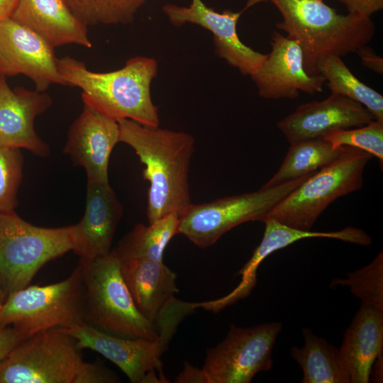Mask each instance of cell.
<instances>
[{"label": "cell", "mask_w": 383, "mask_h": 383, "mask_svg": "<svg viewBox=\"0 0 383 383\" xmlns=\"http://www.w3.org/2000/svg\"><path fill=\"white\" fill-rule=\"evenodd\" d=\"M348 13L370 17L383 9V0H338Z\"/></svg>", "instance_id": "cell-32"}, {"label": "cell", "mask_w": 383, "mask_h": 383, "mask_svg": "<svg viewBox=\"0 0 383 383\" xmlns=\"http://www.w3.org/2000/svg\"><path fill=\"white\" fill-rule=\"evenodd\" d=\"M334 148L353 147L376 157L383 165V121L374 119L369 123L354 129L332 133L324 138Z\"/></svg>", "instance_id": "cell-29"}, {"label": "cell", "mask_w": 383, "mask_h": 383, "mask_svg": "<svg viewBox=\"0 0 383 383\" xmlns=\"http://www.w3.org/2000/svg\"><path fill=\"white\" fill-rule=\"evenodd\" d=\"M57 66L65 84L82 90L84 104L118 122L130 119L159 126L158 108L150 93L158 70L155 59L133 57L122 68L107 72H92L84 62L71 57L58 59Z\"/></svg>", "instance_id": "cell-2"}, {"label": "cell", "mask_w": 383, "mask_h": 383, "mask_svg": "<svg viewBox=\"0 0 383 383\" xmlns=\"http://www.w3.org/2000/svg\"><path fill=\"white\" fill-rule=\"evenodd\" d=\"M338 351L350 382H369L372 365L383 351V311L361 304Z\"/></svg>", "instance_id": "cell-22"}, {"label": "cell", "mask_w": 383, "mask_h": 383, "mask_svg": "<svg viewBox=\"0 0 383 383\" xmlns=\"http://www.w3.org/2000/svg\"><path fill=\"white\" fill-rule=\"evenodd\" d=\"M86 322L81 265L65 279L26 286L9 294L0 309V327L11 326L27 338L38 332Z\"/></svg>", "instance_id": "cell-5"}, {"label": "cell", "mask_w": 383, "mask_h": 383, "mask_svg": "<svg viewBox=\"0 0 383 383\" xmlns=\"http://www.w3.org/2000/svg\"><path fill=\"white\" fill-rule=\"evenodd\" d=\"M25 338L23 334L13 326L0 327V360Z\"/></svg>", "instance_id": "cell-33"}, {"label": "cell", "mask_w": 383, "mask_h": 383, "mask_svg": "<svg viewBox=\"0 0 383 383\" xmlns=\"http://www.w3.org/2000/svg\"><path fill=\"white\" fill-rule=\"evenodd\" d=\"M355 52L359 56L364 67L378 74H382L383 59L371 48L367 45L358 49Z\"/></svg>", "instance_id": "cell-34"}, {"label": "cell", "mask_w": 383, "mask_h": 383, "mask_svg": "<svg viewBox=\"0 0 383 383\" xmlns=\"http://www.w3.org/2000/svg\"><path fill=\"white\" fill-rule=\"evenodd\" d=\"M22 170L20 150L0 146V212L15 211Z\"/></svg>", "instance_id": "cell-30"}, {"label": "cell", "mask_w": 383, "mask_h": 383, "mask_svg": "<svg viewBox=\"0 0 383 383\" xmlns=\"http://www.w3.org/2000/svg\"><path fill=\"white\" fill-rule=\"evenodd\" d=\"M267 1L282 17L276 27L301 47L304 66L310 75H317L316 65L321 58L355 52L368 45L375 33L370 17L338 13L323 0Z\"/></svg>", "instance_id": "cell-3"}, {"label": "cell", "mask_w": 383, "mask_h": 383, "mask_svg": "<svg viewBox=\"0 0 383 383\" xmlns=\"http://www.w3.org/2000/svg\"><path fill=\"white\" fill-rule=\"evenodd\" d=\"M348 286L362 304L383 311V253L365 267L346 274L345 279H334L331 286Z\"/></svg>", "instance_id": "cell-28"}, {"label": "cell", "mask_w": 383, "mask_h": 383, "mask_svg": "<svg viewBox=\"0 0 383 383\" xmlns=\"http://www.w3.org/2000/svg\"><path fill=\"white\" fill-rule=\"evenodd\" d=\"M345 148V146L334 148L324 138L290 144L279 169L261 188H272L311 174L336 160Z\"/></svg>", "instance_id": "cell-25"}, {"label": "cell", "mask_w": 383, "mask_h": 383, "mask_svg": "<svg viewBox=\"0 0 383 383\" xmlns=\"http://www.w3.org/2000/svg\"><path fill=\"white\" fill-rule=\"evenodd\" d=\"M82 267L86 322L104 332L129 338L155 340L157 326L138 310L125 283L114 249Z\"/></svg>", "instance_id": "cell-4"}, {"label": "cell", "mask_w": 383, "mask_h": 383, "mask_svg": "<svg viewBox=\"0 0 383 383\" xmlns=\"http://www.w3.org/2000/svg\"><path fill=\"white\" fill-rule=\"evenodd\" d=\"M122 216V205L109 183L87 181L84 216L71 226L72 250L80 262H91L111 252Z\"/></svg>", "instance_id": "cell-17"}, {"label": "cell", "mask_w": 383, "mask_h": 383, "mask_svg": "<svg viewBox=\"0 0 383 383\" xmlns=\"http://www.w3.org/2000/svg\"><path fill=\"white\" fill-rule=\"evenodd\" d=\"M175 382L178 383H209L203 369L195 367L187 362L184 363L183 370L177 377Z\"/></svg>", "instance_id": "cell-35"}, {"label": "cell", "mask_w": 383, "mask_h": 383, "mask_svg": "<svg viewBox=\"0 0 383 383\" xmlns=\"http://www.w3.org/2000/svg\"><path fill=\"white\" fill-rule=\"evenodd\" d=\"M87 26L131 23L145 0H64Z\"/></svg>", "instance_id": "cell-27"}, {"label": "cell", "mask_w": 383, "mask_h": 383, "mask_svg": "<svg viewBox=\"0 0 383 383\" xmlns=\"http://www.w3.org/2000/svg\"><path fill=\"white\" fill-rule=\"evenodd\" d=\"M311 174L272 188H260L257 192L226 196L206 203L191 204L179 216L178 233L198 247H209L241 223L262 222L274 206Z\"/></svg>", "instance_id": "cell-10"}, {"label": "cell", "mask_w": 383, "mask_h": 383, "mask_svg": "<svg viewBox=\"0 0 383 383\" xmlns=\"http://www.w3.org/2000/svg\"><path fill=\"white\" fill-rule=\"evenodd\" d=\"M374 118L360 104L331 94L322 101L299 105L277 126L289 144L324 138L329 134L366 125Z\"/></svg>", "instance_id": "cell-15"}, {"label": "cell", "mask_w": 383, "mask_h": 383, "mask_svg": "<svg viewBox=\"0 0 383 383\" xmlns=\"http://www.w3.org/2000/svg\"><path fill=\"white\" fill-rule=\"evenodd\" d=\"M18 0H0V21L10 18Z\"/></svg>", "instance_id": "cell-36"}, {"label": "cell", "mask_w": 383, "mask_h": 383, "mask_svg": "<svg viewBox=\"0 0 383 383\" xmlns=\"http://www.w3.org/2000/svg\"><path fill=\"white\" fill-rule=\"evenodd\" d=\"M262 222L265 225L262 239L250 260L237 274L242 277L240 282L228 294L211 301V308L216 312L249 295L256 285L257 271L261 262L274 252L299 240L327 238L360 245L372 243V238L367 233L355 227L348 226L338 231L316 232L289 227L270 218H265Z\"/></svg>", "instance_id": "cell-19"}, {"label": "cell", "mask_w": 383, "mask_h": 383, "mask_svg": "<svg viewBox=\"0 0 383 383\" xmlns=\"http://www.w3.org/2000/svg\"><path fill=\"white\" fill-rule=\"evenodd\" d=\"M372 157L360 149L345 146L336 160L308 177L274 206L265 218H273L296 229L311 231L333 201L362 189L363 172Z\"/></svg>", "instance_id": "cell-6"}, {"label": "cell", "mask_w": 383, "mask_h": 383, "mask_svg": "<svg viewBox=\"0 0 383 383\" xmlns=\"http://www.w3.org/2000/svg\"><path fill=\"white\" fill-rule=\"evenodd\" d=\"M184 318L179 310L167 311L157 323L159 337L155 340L113 335L87 323L60 328L73 337L79 348L97 352L115 364L132 383L168 382L156 371L162 372L161 356Z\"/></svg>", "instance_id": "cell-8"}, {"label": "cell", "mask_w": 383, "mask_h": 383, "mask_svg": "<svg viewBox=\"0 0 383 383\" xmlns=\"http://www.w3.org/2000/svg\"><path fill=\"white\" fill-rule=\"evenodd\" d=\"M54 48L40 36L11 18L0 21V74H23L45 91L51 84L65 85Z\"/></svg>", "instance_id": "cell-13"}, {"label": "cell", "mask_w": 383, "mask_h": 383, "mask_svg": "<svg viewBox=\"0 0 383 383\" xmlns=\"http://www.w3.org/2000/svg\"><path fill=\"white\" fill-rule=\"evenodd\" d=\"M51 104L47 93L22 87L12 89L5 76L0 74V146L48 156L50 148L36 133L34 121Z\"/></svg>", "instance_id": "cell-18"}, {"label": "cell", "mask_w": 383, "mask_h": 383, "mask_svg": "<svg viewBox=\"0 0 383 383\" xmlns=\"http://www.w3.org/2000/svg\"><path fill=\"white\" fill-rule=\"evenodd\" d=\"M120 262L123 278L136 308L156 326L162 312L179 292L176 273L163 261L131 259Z\"/></svg>", "instance_id": "cell-21"}, {"label": "cell", "mask_w": 383, "mask_h": 383, "mask_svg": "<svg viewBox=\"0 0 383 383\" xmlns=\"http://www.w3.org/2000/svg\"><path fill=\"white\" fill-rule=\"evenodd\" d=\"M71 226H34L15 211L0 212V279L7 295L32 281L48 262L72 250Z\"/></svg>", "instance_id": "cell-7"}, {"label": "cell", "mask_w": 383, "mask_h": 383, "mask_svg": "<svg viewBox=\"0 0 383 383\" xmlns=\"http://www.w3.org/2000/svg\"><path fill=\"white\" fill-rule=\"evenodd\" d=\"M7 296V292L3 285V283L0 279V309L4 302Z\"/></svg>", "instance_id": "cell-38"}, {"label": "cell", "mask_w": 383, "mask_h": 383, "mask_svg": "<svg viewBox=\"0 0 383 383\" xmlns=\"http://www.w3.org/2000/svg\"><path fill=\"white\" fill-rule=\"evenodd\" d=\"M271 51L260 70L250 76L260 97L265 99H294L303 91L309 95L323 91L325 79L309 74L298 43L274 31Z\"/></svg>", "instance_id": "cell-14"}, {"label": "cell", "mask_w": 383, "mask_h": 383, "mask_svg": "<svg viewBox=\"0 0 383 383\" xmlns=\"http://www.w3.org/2000/svg\"><path fill=\"white\" fill-rule=\"evenodd\" d=\"M10 18L33 30L53 48L67 44L92 46L87 26L64 0H18Z\"/></svg>", "instance_id": "cell-20"}, {"label": "cell", "mask_w": 383, "mask_h": 383, "mask_svg": "<svg viewBox=\"0 0 383 383\" xmlns=\"http://www.w3.org/2000/svg\"><path fill=\"white\" fill-rule=\"evenodd\" d=\"M119 380L117 375L104 365L84 362L75 383H114Z\"/></svg>", "instance_id": "cell-31"}, {"label": "cell", "mask_w": 383, "mask_h": 383, "mask_svg": "<svg viewBox=\"0 0 383 383\" xmlns=\"http://www.w3.org/2000/svg\"><path fill=\"white\" fill-rule=\"evenodd\" d=\"M383 351L379 354L377 357L372 367V370H374V382H382V357ZM371 370V372H372Z\"/></svg>", "instance_id": "cell-37"}, {"label": "cell", "mask_w": 383, "mask_h": 383, "mask_svg": "<svg viewBox=\"0 0 383 383\" xmlns=\"http://www.w3.org/2000/svg\"><path fill=\"white\" fill-rule=\"evenodd\" d=\"M81 350L60 328L38 332L0 360V383H75L84 363Z\"/></svg>", "instance_id": "cell-9"}, {"label": "cell", "mask_w": 383, "mask_h": 383, "mask_svg": "<svg viewBox=\"0 0 383 383\" xmlns=\"http://www.w3.org/2000/svg\"><path fill=\"white\" fill-rule=\"evenodd\" d=\"M303 347L294 346L292 357L303 371L302 383H350L338 349L326 339L303 328Z\"/></svg>", "instance_id": "cell-23"}, {"label": "cell", "mask_w": 383, "mask_h": 383, "mask_svg": "<svg viewBox=\"0 0 383 383\" xmlns=\"http://www.w3.org/2000/svg\"><path fill=\"white\" fill-rule=\"evenodd\" d=\"M265 0H249L238 12L228 10L219 13L208 7L201 0H192L189 6L168 4L163 11L174 26L185 23L199 26L213 35L215 53L241 74L250 77L257 72L267 57L243 43L237 32V23L242 13Z\"/></svg>", "instance_id": "cell-12"}, {"label": "cell", "mask_w": 383, "mask_h": 383, "mask_svg": "<svg viewBox=\"0 0 383 383\" xmlns=\"http://www.w3.org/2000/svg\"><path fill=\"white\" fill-rule=\"evenodd\" d=\"M316 72L325 79L331 94L360 104L375 120L383 121V96L359 80L341 57L328 55L321 58L316 65Z\"/></svg>", "instance_id": "cell-26"}, {"label": "cell", "mask_w": 383, "mask_h": 383, "mask_svg": "<svg viewBox=\"0 0 383 383\" xmlns=\"http://www.w3.org/2000/svg\"><path fill=\"white\" fill-rule=\"evenodd\" d=\"M179 216L175 213L165 216L145 226L137 224L123 237L115 251L120 261L147 259L163 261L165 248L178 234Z\"/></svg>", "instance_id": "cell-24"}, {"label": "cell", "mask_w": 383, "mask_h": 383, "mask_svg": "<svg viewBox=\"0 0 383 383\" xmlns=\"http://www.w3.org/2000/svg\"><path fill=\"white\" fill-rule=\"evenodd\" d=\"M119 137L118 121L84 104L69 130L63 152L84 169L87 181L108 183L109 158Z\"/></svg>", "instance_id": "cell-16"}, {"label": "cell", "mask_w": 383, "mask_h": 383, "mask_svg": "<svg viewBox=\"0 0 383 383\" xmlns=\"http://www.w3.org/2000/svg\"><path fill=\"white\" fill-rule=\"evenodd\" d=\"M120 142L132 148L145 165L143 176L150 183L148 223L172 213L181 216L192 204L189 170L195 140L187 133L118 121Z\"/></svg>", "instance_id": "cell-1"}, {"label": "cell", "mask_w": 383, "mask_h": 383, "mask_svg": "<svg viewBox=\"0 0 383 383\" xmlns=\"http://www.w3.org/2000/svg\"><path fill=\"white\" fill-rule=\"evenodd\" d=\"M281 323L252 327L231 324L225 338L207 350L203 370L209 383H250L273 365L272 349Z\"/></svg>", "instance_id": "cell-11"}]
</instances>
